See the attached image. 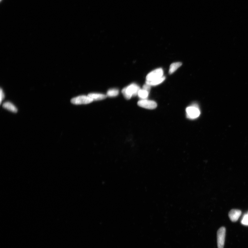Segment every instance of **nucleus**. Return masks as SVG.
Masks as SVG:
<instances>
[{"instance_id": "obj_10", "label": "nucleus", "mask_w": 248, "mask_h": 248, "mask_svg": "<svg viewBox=\"0 0 248 248\" xmlns=\"http://www.w3.org/2000/svg\"><path fill=\"white\" fill-rule=\"evenodd\" d=\"M165 79L164 76H163L161 78L154 80L151 81H146V84L151 86H155L159 85L163 82Z\"/></svg>"}, {"instance_id": "obj_6", "label": "nucleus", "mask_w": 248, "mask_h": 248, "mask_svg": "<svg viewBox=\"0 0 248 248\" xmlns=\"http://www.w3.org/2000/svg\"><path fill=\"white\" fill-rule=\"evenodd\" d=\"M137 105L140 107L148 109H154L157 106L156 102L146 99L140 100L137 102Z\"/></svg>"}, {"instance_id": "obj_7", "label": "nucleus", "mask_w": 248, "mask_h": 248, "mask_svg": "<svg viewBox=\"0 0 248 248\" xmlns=\"http://www.w3.org/2000/svg\"><path fill=\"white\" fill-rule=\"evenodd\" d=\"M242 212L240 210L233 209L230 212L229 216L232 222H235L238 220Z\"/></svg>"}, {"instance_id": "obj_13", "label": "nucleus", "mask_w": 248, "mask_h": 248, "mask_svg": "<svg viewBox=\"0 0 248 248\" xmlns=\"http://www.w3.org/2000/svg\"><path fill=\"white\" fill-rule=\"evenodd\" d=\"M119 94V91L116 88L110 89L107 91V97H113L118 96Z\"/></svg>"}, {"instance_id": "obj_12", "label": "nucleus", "mask_w": 248, "mask_h": 248, "mask_svg": "<svg viewBox=\"0 0 248 248\" xmlns=\"http://www.w3.org/2000/svg\"><path fill=\"white\" fill-rule=\"evenodd\" d=\"M149 92L143 89H140L138 93V96L140 99H146L149 96Z\"/></svg>"}, {"instance_id": "obj_1", "label": "nucleus", "mask_w": 248, "mask_h": 248, "mask_svg": "<svg viewBox=\"0 0 248 248\" xmlns=\"http://www.w3.org/2000/svg\"><path fill=\"white\" fill-rule=\"evenodd\" d=\"M140 89L138 85L135 83H132L123 89L122 93L125 98L129 100L132 96H137Z\"/></svg>"}, {"instance_id": "obj_5", "label": "nucleus", "mask_w": 248, "mask_h": 248, "mask_svg": "<svg viewBox=\"0 0 248 248\" xmlns=\"http://www.w3.org/2000/svg\"><path fill=\"white\" fill-rule=\"evenodd\" d=\"M226 229L222 227L217 232V243L218 248H223L224 245Z\"/></svg>"}, {"instance_id": "obj_18", "label": "nucleus", "mask_w": 248, "mask_h": 248, "mask_svg": "<svg viewBox=\"0 0 248 248\" xmlns=\"http://www.w3.org/2000/svg\"></svg>"}, {"instance_id": "obj_15", "label": "nucleus", "mask_w": 248, "mask_h": 248, "mask_svg": "<svg viewBox=\"0 0 248 248\" xmlns=\"http://www.w3.org/2000/svg\"><path fill=\"white\" fill-rule=\"evenodd\" d=\"M1 97H0V102H1V104L2 101L5 98V95L3 91V90L1 88Z\"/></svg>"}, {"instance_id": "obj_17", "label": "nucleus", "mask_w": 248, "mask_h": 248, "mask_svg": "<svg viewBox=\"0 0 248 248\" xmlns=\"http://www.w3.org/2000/svg\"><path fill=\"white\" fill-rule=\"evenodd\" d=\"M1 1H2V0H1Z\"/></svg>"}, {"instance_id": "obj_16", "label": "nucleus", "mask_w": 248, "mask_h": 248, "mask_svg": "<svg viewBox=\"0 0 248 248\" xmlns=\"http://www.w3.org/2000/svg\"><path fill=\"white\" fill-rule=\"evenodd\" d=\"M151 86H150V85L146 84L144 85L142 89L146 90V91L149 92L150 89H151Z\"/></svg>"}, {"instance_id": "obj_4", "label": "nucleus", "mask_w": 248, "mask_h": 248, "mask_svg": "<svg viewBox=\"0 0 248 248\" xmlns=\"http://www.w3.org/2000/svg\"><path fill=\"white\" fill-rule=\"evenodd\" d=\"M164 71L162 68H159L154 70L150 72L146 76V81H151L161 78L163 76Z\"/></svg>"}, {"instance_id": "obj_2", "label": "nucleus", "mask_w": 248, "mask_h": 248, "mask_svg": "<svg viewBox=\"0 0 248 248\" xmlns=\"http://www.w3.org/2000/svg\"><path fill=\"white\" fill-rule=\"evenodd\" d=\"M92 101H93L91 99L86 95H81L74 98L71 100L72 104L76 105L89 104Z\"/></svg>"}, {"instance_id": "obj_8", "label": "nucleus", "mask_w": 248, "mask_h": 248, "mask_svg": "<svg viewBox=\"0 0 248 248\" xmlns=\"http://www.w3.org/2000/svg\"><path fill=\"white\" fill-rule=\"evenodd\" d=\"M93 101H98L106 99L107 96V95L97 93H91L88 95Z\"/></svg>"}, {"instance_id": "obj_11", "label": "nucleus", "mask_w": 248, "mask_h": 248, "mask_svg": "<svg viewBox=\"0 0 248 248\" xmlns=\"http://www.w3.org/2000/svg\"><path fill=\"white\" fill-rule=\"evenodd\" d=\"M182 63L180 62H176L172 63L170 65L169 73L170 74L174 73L175 71L181 66Z\"/></svg>"}, {"instance_id": "obj_9", "label": "nucleus", "mask_w": 248, "mask_h": 248, "mask_svg": "<svg viewBox=\"0 0 248 248\" xmlns=\"http://www.w3.org/2000/svg\"><path fill=\"white\" fill-rule=\"evenodd\" d=\"M2 107L5 109L14 113H16L18 109L15 105L10 102H6L2 105Z\"/></svg>"}, {"instance_id": "obj_3", "label": "nucleus", "mask_w": 248, "mask_h": 248, "mask_svg": "<svg viewBox=\"0 0 248 248\" xmlns=\"http://www.w3.org/2000/svg\"><path fill=\"white\" fill-rule=\"evenodd\" d=\"M186 111L187 118L190 119H196L200 116V110L195 104L187 107Z\"/></svg>"}, {"instance_id": "obj_14", "label": "nucleus", "mask_w": 248, "mask_h": 248, "mask_svg": "<svg viewBox=\"0 0 248 248\" xmlns=\"http://www.w3.org/2000/svg\"><path fill=\"white\" fill-rule=\"evenodd\" d=\"M242 224L248 226V214H245L241 220Z\"/></svg>"}]
</instances>
